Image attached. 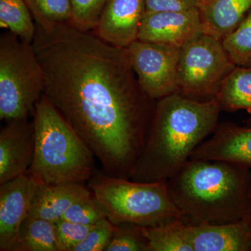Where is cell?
I'll list each match as a JSON object with an SVG mask.
<instances>
[{
    "instance_id": "44dd1931",
    "label": "cell",
    "mask_w": 251,
    "mask_h": 251,
    "mask_svg": "<svg viewBox=\"0 0 251 251\" xmlns=\"http://www.w3.org/2000/svg\"><path fill=\"white\" fill-rule=\"evenodd\" d=\"M36 25L50 29L69 24L72 14L71 0H25Z\"/></svg>"
},
{
    "instance_id": "83f0119b",
    "label": "cell",
    "mask_w": 251,
    "mask_h": 251,
    "mask_svg": "<svg viewBox=\"0 0 251 251\" xmlns=\"http://www.w3.org/2000/svg\"><path fill=\"white\" fill-rule=\"evenodd\" d=\"M146 11H186L198 8L201 0H145Z\"/></svg>"
},
{
    "instance_id": "3957f363",
    "label": "cell",
    "mask_w": 251,
    "mask_h": 251,
    "mask_svg": "<svg viewBox=\"0 0 251 251\" xmlns=\"http://www.w3.org/2000/svg\"><path fill=\"white\" fill-rule=\"evenodd\" d=\"M250 170L227 162L189 159L167 184L186 224H229L251 213Z\"/></svg>"
},
{
    "instance_id": "7c38bea8",
    "label": "cell",
    "mask_w": 251,
    "mask_h": 251,
    "mask_svg": "<svg viewBox=\"0 0 251 251\" xmlns=\"http://www.w3.org/2000/svg\"><path fill=\"white\" fill-rule=\"evenodd\" d=\"M211 135L195 150L190 159L227 162L251 169V127L222 122Z\"/></svg>"
},
{
    "instance_id": "9a60e30c",
    "label": "cell",
    "mask_w": 251,
    "mask_h": 251,
    "mask_svg": "<svg viewBox=\"0 0 251 251\" xmlns=\"http://www.w3.org/2000/svg\"><path fill=\"white\" fill-rule=\"evenodd\" d=\"M92 196L85 184L41 183L31 201L27 216L55 223L74 203Z\"/></svg>"
},
{
    "instance_id": "e0dca14e",
    "label": "cell",
    "mask_w": 251,
    "mask_h": 251,
    "mask_svg": "<svg viewBox=\"0 0 251 251\" xmlns=\"http://www.w3.org/2000/svg\"><path fill=\"white\" fill-rule=\"evenodd\" d=\"M215 99L222 110H244L251 115V66H236L223 80Z\"/></svg>"
},
{
    "instance_id": "4316f807",
    "label": "cell",
    "mask_w": 251,
    "mask_h": 251,
    "mask_svg": "<svg viewBox=\"0 0 251 251\" xmlns=\"http://www.w3.org/2000/svg\"><path fill=\"white\" fill-rule=\"evenodd\" d=\"M115 225L108 219L99 221L73 251H105L111 241Z\"/></svg>"
},
{
    "instance_id": "cb8c5ba5",
    "label": "cell",
    "mask_w": 251,
    "mask_h": 251,
    "mask_svg": "<svg viewBox=\"0 0 251 251\" xmlns=\"http://www.w3.org/2000/svg\"><path fill=\"white\" fill-rule=\"evenodd\" d=\"M72 14L69 25L83 31H94L108 0H71Z\"/></svg>"
},
{
    "instance_id": "5bb4252c",
    "label": "cell",
    "mask_w": 251,
    "mask_h": 251,
    "mask_svg": "<svg viewBox=\"0 0 251 251\" xmlns=\"http://www.w3.org/2000/svg\"><path fill=\"white\" fill-rule=\"evenodd\" d=\"M249 215L229 224H186L193 250L251 251V223Z\"/></svg>"
},
{
    "instance_id": "7a4b0ae2",
    "label": "cell",
    "mask_w": 251,
    "mask_h": 251,
    "mask_svg": "<svg viewBox=\"0 0 251 251\" xmlns=\"http://www.w3.org/2000/svg\"><path fill=\"white\" fill-rule=\"evenodd\" d=\"M221 111L215 98L198 100L175 93L156 100L146 143L130 179L160 182L171 179L212 134Z\"/></svg>"
},
{
    "instance_id": "52a82bcc",
    "label": "cell",
    "mask_w": 251,
    "mask_h": 251,
    "mask_svg": "<svg viewBox=\"0 0 251 251\" xmlns=\"http://www.w3.org/2000/svg\"><path fill=\"white\" fill-rule=\"evenodd\" d=\"M235 67L222 41L202 33L181 49L177 93L198 100L214 99Z\"/></svg>"
},
{
    "instance_id": "d4e9b609",
    "label": "cell",
    "mask_w": 251,
    "mask_h": 251,
    "mask_svg": "<svg viewBox=\"0 0 251 251\" xmlns=\"http://www.w3.org/2000/svg\"><path fill=\"white\" fill-rule=\"evenodd\" d=\"M105 219H107L106 213L93 195L74 203L62 218L86 226H94Z\"/></svg>"
},
{
    "instance_id": "ac0fdd59",
    "label": "cell",
    "mask_w": 251,
    "mask_h": 251,
    "mask_svg": "<svg viewBox=\"0 0 251 251\" xmlns=\"http://www.w3.org/2000/svg\"><path fill=\"white\" fill-rule=\"evenodd\" d=\"M11 251H61L54 223L27 216Z\"/></svg>"
},
{
    "instance_id": "d6986e66",
    "label": "cell",
    "mask_w": 251,
    "mask_h": 251,
    "mask_svg": "<svg viewBox=\"0 0 251 251\" xmlns=\"http://www.w3.org/2000/svg\"><path fill=\"white\" fill-rule=\"evenodd\" d=\"M143 229L150 251H194L184 220Z\"/></svg>"
},
{
    "instance_id": "8992f818",
    "label": "cell",
    "mask_w": 251,
    "mask_h": 251,
    "mask_svg": "<svg viewBox=\"0 0 251 251\" xmlns=\"http://www.w3.org/2000/svg\"><path fill=\"white\" fill-rule=\"evenodd\" d=\"M44 87V70L33 44L5 31L0 36V120L29 118Z\"/></svg>"
},
{
    "instance_id": "6da1fadb",
    "label": "cell",
    "mask_w": 251,
    "mask_h": 251,
    "mask_svg": "<svg viewBox=\"0 0 251 251\" xmlns=\"http://www.w3.org/2000/svg\"><path fill=\"white\" fill-rule=\"evenodd\" d=\"M32 44L44 95L92 150L103 174L130 179L156 100L140 87L126 49L69 24L36 25Z\"/></svg>"
},
{
    "instance_id": "9c48e42d",
    "label": "cell",
    "mask_w": 251,
    "mask_h": 251,
    "mask_svg": "<svg viewBox=\"0 0 251 251\" xmlns=\"http://www.w3.org/2000/svg\"><path fill=\"white\" fill-rule=\"evenodd\" d=\"M198 8L177 11H146L138 39L181 49L202 34Z\"/></svg>"
},
{
    "instance_id": "8fae6325",
    "label": "cell",
    "mask_w": 251,
    "mask_h": 251,
    "mask_svg": "<svg viewBox=\"0 0 251 251\" xmlns=\"http://www.w3.org/2000/svg\"><path fill=\"white\" fill-rule=\"evenodd\" d=\"M35 151L33 120L6 122L0 130V184L26 174Z\"/></svg>"
},
{
    "instance_id": "30bf717a",
    "label": "cell",
    "mask_w": 251,
    "mask_h": 251,
    "mask_svg": "<svg viewBox=\"0 0 251 251\" xmlns=\"http://www.w3.org/2000/svg\"><path fill=\"white\" fill-rule=\"evenodd\" d=\"M40 184L26 173L0 184V251H11Z\"/></svg>"
},
{
    "instance_id": "ffe728a7",
    "label": "cell",
    "mask_w": 251,
    "mask_h": 251,
    "mask_svg": "<svg viewBox=\"0 0 251 251\" xmlns=\"http://www.w3.org/2000/svg\"><path fill=\"white\" fill-rule=\"evenodd\" d=\"M25 0H0V25L17 36L21 40L32 44L36 25Z\"/></svg>"
},
{
    "instance_id": "ba28073f",
    "label": "cell",
    "mask_w": 251,
    "mask_h": 251,
    "mask_svg": "<svg viewBox=\"0 0 251 251\" xmlns=\"http://www.w3.org/2000/svg\"><path fill=\"white\" fill-rule=\"evenodd\" d=\"M126 50L140 87L149 97L158 100L177 93L181 49L138 39Z\"/></svg>"
},
{
    "instance_id": "f1b7e54d",
    "label": "cell",
    "mask_w": 251,
    "mask_h": 251,
    "mask_svg": "<svg viewBox=\"0 0 251 251\" xmlns=\"http://www.w3.org/2000/svg\"><path fill=\"white\" fill-rule=\"evenodd\" d=\"M249 194L251 201V169L250 170V175H249Z\"/></svg>"
},
{
    "instance_id": "f546056e",
    "label": "cell",
    "mask_w": 251,
    "mask_h": 251,
    "mask_svg": "<svg viewBox=\"0 0 251 251\" xmlns=\"http://www.w3.org/2000/svg\"><path fill=\"white\" fill-rule=\"evenodd\" d=\"M249 217H250L251 223V213L250 214V215H249Z\"/></svg>"
},
{
    "instance_id": "484cf974",
    "label": "cell",
    "mask_w": 251,
    "mask_h": 251,
    "mask_svg": "<svg viewBox=\"0 0 251 251\" xmlns=\"http://www.w3.org/2000/svg\"><path fill=\"white\" fill-rule=\"evenodd\" d=\"M54 224L61 251H74L94 226H86L64 219L59 220Z\"/></svg>"
},
{
    "instance_id": "5b68a950",
    "label": "cell",
    "mask_w": 251,
    "mask_h": 251,
    "mask_svg": "<svg viewBox=\"0 0 251 251\" xmlns=\"http://www.w3.org/2000/svg\"><path fill=\"white\" fill-rule=\"evenodd\" d=\"M87 186L114 225L129 223L142 227H156L184 221L167 181L140 182L97 171Z\"/></svg>"
},
{
    "instance_id": "7402d4cb",
    "label": "cell",
    "mask_w": 251,
    "mask_h": 251,
    "mask_svg": "<svg viewBox=\"0 0 251 251\" xmlns=\"http://www.w3.org/2000/svg\"><path fill=\"white\" fill-rule=\"evenodd\" d=\"M236 66H251V10L233 31L222 40Z\"/></svg>"
},
{
    "instance_id": "4fadbf2b",
    "label": "cell",
    "mask_w": 251,
    "mask_h": 251,
    "mask_svg": "<svg viewBox=\"0 0 251 251\" xmlns=\"http://www.w3.org/2000/svg\"><path fill=\"white\" fill-rule=\"evenodd\" d=\"M145 12V0H108L93 32L112 45L127 49L138 40Z\"/></svg>"
},
{
    "instance_id": "603a6c76",
    "label": "cell",
    "mask_w": 251,
    "mask_h": 251,
    "mask_svg": "<svg viewBox=\"0 0 251 251\" xmlns=\"http://www.w3.org/2000/svg\"><path fill=\"white\" fill-rule=\"evenodd\" d=\"M105 251H150L143 227L129 223L115 225L111 241Z\"/></svg>"
},
{
    "instance_id": "2e32d148",
    "label": "cell",
    "mask_w": 251,
    "mask_h": 251,
    "mask_svg": "<svg viewBox=\"0 0 251 251\" xmlns=\"http://www.w3.org/2000/svg\"><path fill=\"white\" fill-rule=\"evenodd\" d=\"M202 32L222 41L251 10V0H201L198 6Z\"/></svg>"
},
{
    "instance_id": "277c9868",
    "label": "cell",
    "mask_w": 251,
    "mask_h": 251,
    "mask_svg": "<svg viewBox=\"0 0 251 251\" xmlns=\"http://www.w3.org/2000/svg\"><path fill=\"white\" fill-rule=\"evenodd\" d=\"M32 117L35 151L27 173L45 184L88 182L97 173V158L44 94Z\"/></svg>"
}]
</instances>
